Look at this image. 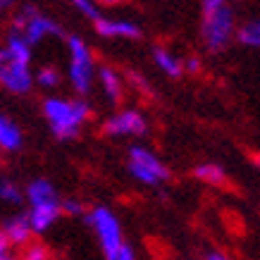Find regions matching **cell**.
I'll list each match as a JSON object with an SVG mask.
<instances>
[{"label": "cell", "mask_w": 260, "mask_h": 260, "mask_svg": "<svg viewBox=\"0 0 260 260\" xmlns=\"http://www.w3.org/2000/svg\"><path fill=\"white\" fill-rule=\"evenodd\" d=\"M34 46L10 26L0 41V88L12 95H26L34 88Z\"/></svg>", "instance_id": "obj_1"}, {"label": "cell", "mask_w": 260, "mask_h": 260, "mask_svg": "<svg viewBox=\"0 0 260 260\" xmlns=\"http://www.w3.org/2000/svg\"><path fill=\"white\" fill-rule=\"evenodd\" d=\"M41 115L46 119L48 132L57 141H74L91 122V105L84 95H57L50 93L41 103Z\"/></svg>", "instance_id": "obj_2"}, {"label": "cell", "mask_w": 260, "mask_h": 260, "mask_svg": "<svg viewBox=\"0 0 260 260\" xmlns=\"http://www.w3.org/2000/svg\"><path fill=\"white\" fill-rule=\"evenodd\" d=\"M84 220H86L88 229L93 232L103 258H108V260H134L136 258V248L124 239L122 222H119V217L112 213L108 205L86 208Z\"/></svg>", "instance_id": "obj_3"}, {"label": "cell", "mask_w": 260, "mask_h": 260, "mask_svg": "<svg viewBox=\"0 0 260 260\" xmlns=\"http://www.w3.org/2000/svg\"><path fill=\"white\" fill-rule=\"evenodd\" d=\"M237 39V15L232 0H201V41L205 50L222 53Z\"/></svg>", "instance_id": "obj_4"}, {"label": "cell", "mask_w": 260, "mask_h": 260, "mask_svg": "<svg viewBox=\"0 0 260 260\" xmlns=\"http://www.w3.org/2000/svg\"><path fill=\"white\" fill-rule=\"evenodd\" d=\"M62 196L57 193L53 181L43 179H31L24 186V203H26V217L31 222V229L36 237L46 234L57 224V220L62 217V208H60Z\"/></svg>", "instance_id": "obj_5"}, {"label": "cell", "mask_w": 260, "mask_h": 260, "mask_svg": "<svg viewBox=\"0 0 260 260\" xmlns=\"http://www.w3.org/2000/svg\"><path fill=\"white\" fill-rule=\"evenodd\" d=\"M64 46H67V72H64L67 84L77 95L86 98L95 86V70H98L93 48L79 34L64 36Z\"/></svg>", "instance_id": "obj_6"}, {"label": "cell", "mask_w": 260, "mask_h": 260, "mask_svg": "<svg viewBox=\"0 0 260 260\" xmlns=\"http://www.w3.org/2000/svg\"><path fill=\"white\" fill-rule=\"evenodd\" d=\"M126 172L136 184L148 186V189H160L172 179V172L165 165V160L160 158L155 150L139 146V143L132 146L126 153Z\"/></svg>", "instance_id": "obj_7"}, {"label": "cell", "mask_w": 260, "mask_h": 260, "mask_svg": "<svg viewBox=\"0 0 260 260\" xmlns=\"http://www.w3.org/2000/svg\"><path fill=\"white\" fill-rule=\"evenodd\" d=\"M10 26H15L17 31L22 34L31 46H41V43L48 39H64L62 26H60L53 17H48L46 12H41L31 3L19 5V8L15 10Z\"/></svg>", "instance_id": "obj_8"}, {"label": "cell", "mask_w": 260, "mask_h": 260, "mask_svg": "<svg viewBox=\"0 0 260 260\" xmlns=\"http://www.w3.org/2000/svg\"><path fill=\"white\" fill-rule=\"evenodd\" d=\"M103 134L110 139H143L148 134V119L136 108H122L103 122Z\"/></svg>", "instance_id": "obj_9"}, {"label": "cell", "mask_w": 260, "mask_h": 260, "mask_svg": "<svg viewBox=\"0 0 260 260\" xmlns=\"http://www.w3.org/2000/svg\"><path fill=\"white\" fill-rule=\"evenodd\" d=\"M93 24V31L101 36V39L108 41H139L143 36L141 26L132 19H122V17H105L101 15Z\"/></svg>", "instance_id": "obj_10"}, {"label": "cell", "mask_w": 260, "mask_h": 260, "mask_svg": "<svg viewBox=\"0 0 260 260\" xmlns=\"http://www.w3.org/2000/svg\"><path fill=\"white\" fill-rule=\"evenodd\" d=\"M95 86L101 88V93L108 98V103L117 105V103H122V98H124L126 81L115 67L98 64V70H95Z\"/></svg>", "instance_id": "obj_11"}, {"label": "cell", "mask_w": 260, "mask_h": 260, "mask_svg": "<svg viewBox=\"0 0 260 260\" xmlns=\"http://www.w3.org/2000/svg\"><path fill=\"white\" fill-rule=\"evenodd\" d=\"M0 229H3V234H5V239H8V244L12 246V251H15V248H24V246L36 237L34 229H31V222H29V217H26V213L8 217V220L0 224Z\"/></svg>", "instance_id": "obj_12"}, {"label": "cell", "mask_w": 260, "mask_h": 260, "mask_svg": "<svg viewBox=\"0 0 260 260\" xmlns=\"http://www.w3.org/2000/svg\"><path fill=\"white\" fill-rule=\"evenodd\" d=\"M153 64L158 67L165 77L170 79H181L184 74H186V64H184V57H179L174 53L172 48H165V46H155L153 48Z\"/></svg>", "instance_id": "obj_13"}, {"label": "cell", "mask_w": 260, "mask_h": 260, "mask_svg": "<svg viewBox=\"0 0 260 260\" xmlns=\"http://www.w3.org/2000/svg\"><path fill=\"white\" fill-rule=\"evenodd\" d=\"M24 146V132L22 126L5 112H0V150L3 153H17Z\"/></svg>", "instance_id": "obj_14"}, {"label": "cell", "mask_w": 260, "mask_h": 260, "mask_svg": "<svg viewBox=\"0 0 260 260\" xmlns=\"http://www.w3.org/2000/svg\"><path fill=\"white\" fill-rule=\"evenodd\" d=\"M64 81V74L55 64H41L39 70L34 72V86L43 88V91H57L60 84Z\"/></svg>", "instance_id": "obj_15"}, {"label": "cell", "mask_w": 260, "mask_h": 260, "mask_svg": "<svg viewBox=\"0 0 260 260\" xmlns=\"http://www.w3.org/2000/svg\"><path fill=\"white\" fill-rule=\"evenodd\" d=\"M193 179L201 181V184H210V186H222L227 181V172L222 170L217 162H198L191 170Z\"/></svg>", "instance_id": "obj_16"}, {"label": "cell", "mask_w": 260, "mask_h": 260, "mask_svg": "<svg viewBox=\"0 0 260 260\" xmlns=\"http://www.w3.org/2000/svg\"><path fill=\"white\" fill-rule=\"evenodd\" d=\"M237 41L246 48L260 50V19H251V22L237 26Z\"/></svg>", "instance_id": "obj_17"}, {"label": "cell", "mask_w": 260, "mask_h": 260, "mask_svg": "<svg viewBox=\"0 0 260 260\" xmlns=\"http://www.w3.org/2000/svg\"><path fill=\"white\" fill-rule=\"evenodd\" d=\"M0 203L5 205L24 203V186H19L10 177H0Z\"/></svg>", "instance_id": "obj_18"}, {"label": "cell", "mask_w": 260, "mask_h": 260, "mask_svg": "<svg viewBox=\"0 0 260 260\" xmlns=\"http://www.w3.org/2000/svg\"><path fill=\"white\" fill-rule=\"evenodd\" d=\"M70 5L77 10V12H79L86 22H95V19L103 15L98 0H70Z\"/></svg>", "instance_id": "obj_19"}, {"label": "cell", "mask_w": 260, "mask_h": 260, "mask_svg": "<svg viewBox=\"0 0 260 260\" xmlns=\"http://www.w3.org/2000/svg\"><path fill=\"white\" fill-rule=\"evenodd\" d=\"M22 253H24V258H26V260H48V258H50V248H48L43 241H39L36 237L24 246Z\"/></svg>", "instance_id": "obj_20"}, {"label": "cell", "mask_w": 260, "mask_h": 260, "mask_svg": "<svg viewBox=\"0 0 260 260\" xmlns=\"http://www.w3.org/2000/svg\"><path fill=\"white\" fill-rule=\"evenodd\" d=\"M60 208H62V217H84V213H86V208L77 198H62Z\"/></svg>", "instance_id": "obj_21"}, {"label": "cell", "mask_w": 260, "mask_h": 260, "mask_svg": "<svg viewBox=\"0 0 260 260\" xmlns=\"http://www.w3.org/2000/svg\"><path fill=\"white\" fill-rule=\"evenodd\" d=\"M12 246L8 244V239H5V234H3V229H0V260H10L12 258Z\"/></svg>", "instance_id": "obj_22"}, {"label": "cell", "mask_w": 260, "mask_h": 260, "mask_svg": "<svg viewBox=\"0 0 260 260\" xmlns=\"http://www.w3.org/2000/svg\"><path fill=\"white\" fill-rule=\"evenodd\" d=\"M203 258L205 260H227L229 255L224 251H220V248H208V251L203 253Z\"/></svg>", "instance_id": "obj_23"}, {"label": "cell", "mask_w": 260, "mask_h": 260, "mask_svg": "<svg viewBox=\"0 0 260 260\" xmlns=\"http://www.w3.org/2000/svg\"><path fill=\"white\" fill-rule=\"evenodd\" d=\"M15 5H17V0H0V19L8 15V12L15 8Z\"/></svg>", "instance_id": "obj_24"}, {"label": "cell", "mask_w": 260, "mask_h": 260, "mask_svg": "<svg viewBox=\"0 0 260 260\" xmlns=\"http://www.w3.org/2000/svg\"><path fill=\"white\" fill-rule=\"evenodd\" d=\"M119 3H122V0H98V5H105V8H112V5H119Z\"/></svg>", "instance_id": "obj_25"}, {"label": "cell", "mask_w": 260, "mask_h": 260, "mask_svg": "<svg viewBox=\"0 0 260 260\" xmlns=\"http://www.w3.org/2000/svg\"><path fill=\"white\" fill-rule=\"evenodd\" d=\"M253 162H255V165L260 167V153H258V155H255V158H253Z\"/></svg>", "instance_id": "obj_26"}]
</instances>
